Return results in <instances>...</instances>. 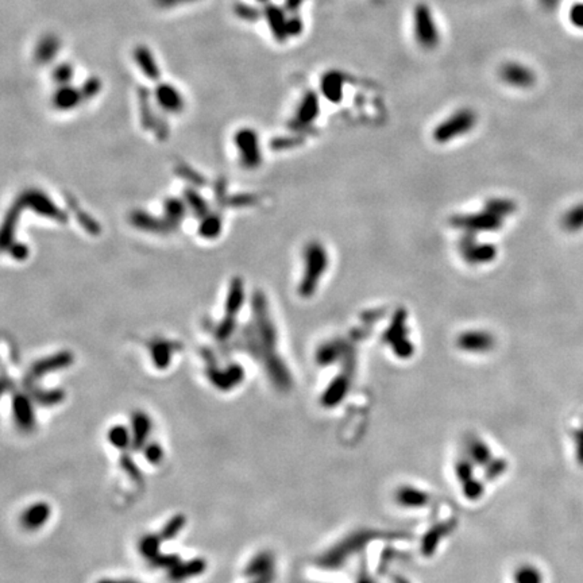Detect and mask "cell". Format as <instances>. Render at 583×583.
I'll return each mask as SVG.
<instances>
[{
	"label": "cell",
	"mask_w": 583,
	"mask_h": 583,
	"mask_svg": "<svg viewBox=\"0 0 583 583\" xmlns=\"http://www.w3.org/2000/svg\"><path fill=\"white\" fill-rule=\"evenodd\" d=\"M328 265L326 249L319 242H311L304 249V276L300 281L298 293L302 297H311L324 274Z\"/></svg>",
	"instance_id": "cell-1"
},
{
	"label": "cell",
	"mask_w": 583,
	"mask_h": 583,
	"mask_svg": "<svg viewBox=\"0 0 583 583\" xmlns=\"http://www.w3.org/2000/svg\"><path fill=\"white\" fill-rule=\"evenodd\" d=\"M16 200L22 204L25 210L33 211L41 218L47 219L61 224L68 221L67 212L63 208H60L45 192L39 189L36 188L26 189L16 197Z\"/></svg>",
	"instance_id": "cell-2"
},
{
	"label": "cell",
	"mask_w": 583,
	"mask_h": 583,
	"mask_svg": "<svg viewBox=\"0 0 583 583\" xmlns=\"http://www.w3.org/2000/svg\"><path fill=\"white\" fill-rule=\"evenodd\" d=\"M234 145L239 154L241 165L248 170H254L262 164V150L258 134L253 129L245 127L235 133Z\"/></svg>",
	"instance_id": "cell-3"
},
{
	"label": "cell",
	"mask_w": 583,
	"mask_h": 583,
	"mask_svg": "<svg viewBox=\"0 0 583 583\" xmlns=\"http://www.w3.org/2000/svg\"><path fill=\"white\" fill-rule=\"evenodd\" d=\"M475 115L470 109H462L451 115L447 120L440 123L435 130V140L437 142H448L452 138L469 133L475 124Z\"/></svg>",
	"instance_id": "cell-4"
},
{
	"label": "cell",
	"mask_w": 583,
	"mask_h": 583,
	"mask_svg": "<svg viewBox=\"0 0 583 583\" xmlns=\"http://www.w3.org/2000/svg\"><path fill=\"white\" fill-rule=\"evenodd\" d=\"M415 36L426 49H432L439 43V32L434 16L426 6H419L415 11Z\"/></svg>",
	"instance_id": "cell-5"
},
{
	"label": "cell",
	"mask_w": 583,
	"mask_h": 583,
	"mask_svg": "<svg viewBox=\"0 0 583 583\" xmlns=\"http://www.w3.org/2000/svg\"><path fill=\"white\" fill-rule=\"evenodd\" d=\"M130 223L133 227H135L137 230L150 232V234H160V235H165V234H170L173 231H176V228L164 218H158L154 217L148 212H146L144 210H135L130 214Z\"/></svg>",
	"instance_id": "cell-6"
},
{
	"label": "cell",
	"mask_w": 583,
	"mask_h": 583,
	"mask_svg": "<svg viewBox=\"0 0 583 583\" xmlns=\"http://www.w3.org/2000/svg\"><path fill=\"white\" fill-rule=\"evenodd\" d=\"M73 355L69 351H60L54 355L42 358L39 361H36V364H33L29 370L28 378L30 381L36 380L42 375H46L49 373L53 371H58L61 368H67L69 364H72Z\"/></svg>",
	"instance_id": "cell-7"
},
{
	"label": "cell",
	"mask_w": 583,
	"mask_h": 583,
	"mask_svg": "<svg viewBox=\"0 0 583 583\" xmlns=\"http://www.w3.org/2000/svg\"><path fill=\"white\" fill-rule=\"evenodd\" d=\"M454 223L459 228H465V230H469L472 232L494 231V230L500 228L501 218L487 211V212L481 214V215H472V217H466V218L455 219Z\"/></svg>",
	"instance_id": "cell-8"
},
{
	"label": "cell",
	"mask_w": 583,
	"mask_h": 583,
	"mask_svg": "<svg viewBox=\"0 0 583 583\" xmlns=\"http://www.w3.org/2000/svg\"><path fill=\"white\" fill-rule=\"evenodd\" d=\"M501 78L513 87L529 88L535 82V74L521 64L509 63L501 69Z\"/></svg>",
	"instance_id": "cell-9"
},
{
	"label": "cell",
	"mask_w": 583,
	"mask_h": 583,
	"mask_svg": "<svg viewBox=\"0 0 583 583\" xmlns=\"http://www.w3.org/2000/svg\"><path fill=\"white\" fill-rule=\"evenodd\" d=\"M155 100L160 109L169 113H179L184 109L182 94L169 84H161L155 89Z\"/></svg>",
	"instance_id": "cell-10"
},
{
	"label": "cell",
	"mask_w": 583,
	"mask_h": 583,
	"mask_svg": "<svg viewBox=\"0 0 583 583\" xmlns=\"http://www.w3.org/2000/svg\"><path fill=\"white\" fill-rule=\"evenodd\" d=\"M23 211H25V208L22 207V204L18 200H15L14 204L7 211L6 218L3 221V228H1V248H3V250H6L15 241L18 223H19V219H21V215H22Z\"/></svg>",
	"instance_id": "cell-11"
},
{
	"label": "cell",
	"mask_w": 583,
	"mask_h": 583,
	"mask_svg": "<svg viewBox=\"0 0 583 583\" xmlns=\"http://www.w3.org/2000/svg\"><path fill=\"white\" fill-rule=\"evenodd\" d=\"M246 293H245V283L241 277H234L228 285V292L226 296V315L235 316L241 312L245 304Z\"/></svg>",
	"instance_id": "cell-12"
},
{
	"label": "cell",
	"mask_w": 583,
	"mask_h": 583,
	"mask_svg": "<svg viewBox=\"0 0 583 583\" xmlns=\"http://www.w3.org/2000/svg\"><path fill=\"white\" fill-rule=\"evenodd\" d=\"M319 112V102L315 94H308L305 95V98L302 99L300 107L296 112L294 120H293V127L300 130L304 129L307 126H309L315 118L318 116Z\"/></svg>",
	"instance_id": "cell-13"
},
{
	"label": "cell",
	"mask_w": 583,
	"mask_h": 583,
	"mask_svg": "<svg viewBox=\"0 0 583 583\" xmlns=\"http://www.w3.org/2000/svg\"><path fill=\"white\" fill-rule=\"evenodd\" d=\"M148 349H150V355L153 358L154 364L158 368H166V366L172 361V355L180 347L170 340L155 339L148 344Z\"/></svg>",
	"instance_id": "cell-14"
},
{
	"label": "cell",
	"mask_w": 583,
	"mask_h": 583,
	"mask_svg": "<svg viewBox=\"0 0 583 583\" xmlns=\"http://www.w3.org/2000/svg\"><path fill=\"white\" fill-rule=\"evenodd\" d=\"M188 211L189 210L184 199L168 197L164 201V218L166 219L176 230L180 227Z\"/></svg>",
	"instance_id": "cell-15"
},
{
	"label": "cell",
	"mask_w": 583,
	"mask_h": 583,
	"mask_svg": "<svg viewBox=\"0 0 583 583\" xmlns=\"http://www.w3.org/2000/svg\"><path fill=\"white\" fill-rule=\"evenodd\" d=\"M50 516V508L47 504L45 503H38L36 505H32L29 509L26 510L21 520L25 528L28 529H36L39 527H42Z\"/></svg>",
	"instance_id": "cell-16"
},
{
	"label": "cell",
	"mask_w": 583,
	"mask_h": 583,
	"mask_svg": "<svg viewBox=\"0 0 583 583\" xmlns=\"http://www.w3.org/2000/svg\"><path fill=\"white\" fill-rule=\"evenodd\" d=\"M82 99L84 96L80 91L74 89L69 85H61V88L56 92L53 98V103L57 109L69 111L77 107Z\"/></svg>",
	"instance_id": "cell-17"
},
{
	"label": "cell",
	"mask_w": 583,
	"mask_h": 583,
	"mask_svg": "<svg viewBox=\"0 0 583 583\" xmlns=\"http://www.w3.org/2000/svg\"><path fill=\"white\" fill-rule=\"evenodd\" d=\"M461 347L472 351H483L492 347L493 338L482 331H472L466 332L459 338Z\"/></svg>",
	"instance_id": "cell-18"
},
{
	"label": "cell",
	"mask_w": 583,
	"mask_h": 583,
	"mask_svg": "<svg viewBox=\"0 0 583 583\" xmlns=\"http://www.w3.org/2000/svg\"><path fill=\"white\" fill-rule=\"evenodd\" d=\"M182 199L185 200L189 212H192L196 218H204L207 214L211 212L208 201L195 188H186L184 190Z\"/></svg>",
	"instance_id": "cell-19"
},
{
	"label": "cell",
	"mask_w": 583,
	"mask_h": 583,
	"mask_svg": "<svg viewBox=\"0 0 583 583\" xmlns=\"http://www.w3.org/2000/svg\"><path fill=\"white\" fill-rule=\"evenodd\" d=\"M463 254L466 261L472 262V263H485L492 261L497 252L493 246L490 245H475V243H465L463 246Z\"/></svg>",
	"instance_id": "cell-20"
},
{
	"label": "cell",
	"mask_w": 583,
	"mask_h": 583,
	"mask_svg": "<svg viewBox=\"0 0 583 583\" xmlns=\"http://www.w3.org/2000/svg\"><path fill=\"white\" fill-rule=\"evenodd\" d=\"M223 230V219L219 212H210L200 219L199 235L203 239H217Z\"/></svg>",
	"instance_id": "cell-21"
},
{
	"label": "cell",
	"mask_w": 583,
	"mask_h": 583,
	"mask_svg": "<svg viewBox=\"0 0 583 583\" xmlns=\"http://www.w3.org/2000/svg\"><path fill=\"white\" fill-rule=\"evenodd\" d=\"M68 204H69V210L72 211L73 214H74V217L77 219V221H78V224L88 232V234H91V235H99L100 234V231H102V228H100V224H99V221H96L95 219L92 218L88 212H85V211H82L80 207H78V204H77V201L72 199V197H68Z\"/></svg>",
	"instance_id": "cell-22"
},
{
	"label": "cell",
	"mask_w": 583,
	"mask_h": 583,
	"mask_svg": "<svg viewBox=\"0 0 583 583\" xmlns=\"http://www.w3.org/2000/svg\"><path fill=\"white\" fill-rule=\"evenodd\" d=\"M323 94L332 102H339L342 96V78L339 74L329 73L322 81Z\"/></svg>",
	"instance_id": "cell-23"
},
{
	"label": "cell",
	"mask_w": 583,
	"mask_h": 583,
	"mask_svg": "<svg viewBox=\"0 0 583 583\" xmlns=\"http://www.w3.org/2000/svg\"><path fill=\"white\" fill-rule=\"evenodd\" d=\"M176 175L184 182H189L190 185H193L195 188H201V186L207 185V179L189 165H185V164L177 165L176 166Z\"/></svg>",
	"instance_id": "cell-24"
},
{
	"label": "cell",
	"mask_w": 583,
	"mask_h": 583,
	"mask_svg": "<svg viewBox=\"0 0 583 583\" xmlns=\"http://www.w3.org/2000/svg\"><path fill=\"white\" fill-rule=\"evenodd\" d=\"M235 329H236V318L224 315V318L215 326L214 335L219 342H226L234 335Z\"/></svg>",
	"instance_id": "cell-25"
},
{
	"label": "cell",
	"mask_w": 583,
	"mask_h": 583,
	"mask_svg": "<svg viewBox=\"0 0 583 583\" xmlns=\"http://www.w3.org/2000/svg\"><path fill=\"white\" fill-rule=\"evenodd\" d=\"M258 203V196L253 193H239V195H231L227 196L224 201V207L227 208H248L253 207Z\"/></svg>",
	"instance_id": "cell-26"
},
{
	"label": "cell",
	"mask_w": 583,
	"mask_h": 583,
	"mask_svg": "<svg viewBox=\"0 0 583 583\" xmlns=\"http://www.w3.org/2000/svg\"><path fill=\"white\" fill-rule=\"evenodd\" d=\"M14 409H15V419H16L18 424H21L22 427H30L34 423V419L32 417L30 406L28 405L25 399H22V397L16 399V404H15Z\"/></svg>",
	"instance_id": "cell-27"
},
{
	"label": "cell",
	"mask_w": 583,
	"mask_h": 583,
	"mask_svg": "<svg viewBox=\"0 0 583 583\" xmlns=\"http://www.w3.org/2000/svg\"><path fill=\"white\" fill-rule=\"evenodd\" d=\"M563 226L570 231H577L583 227V206H580L566 214Z\"/></svg>",
	"instance_id": "cell-28"
},
{
	"label": "cell",
	"mask_w": 583,
	"mask_h": 583,
	"mask_svg": "<svg viewBox=\"0 0 583 583\" xmlns=\"http://www.w3.org/2000/svg\"><path fill=\"white\" fill-rule=\"evenodd\" d=\"M487 211L503 218L504 215H509L510 212L514 211V204L509 200L494 199L487 203Z\"/></svg>",
	"instance_id": "cell-29"
},
{
	"label": "cell",
	"mask_w": 583,
	"mask_h": 583,
	"mask_svg": "<svg viewBox=\"0 0 583 583\" xmlns=\"http://www.w3.org/2000/svg\"><path fill=\"white\" fill-rule=\"evenodd\" d=\"M150 428V421L144 413H138L134 419V437L137 441H142L147 437V431Z\"/></svg>",
	"instance_id": "cell-30"
},
{
	"label": "cell",
	"mask_w": 583,
	"mask_h": 583,
	"mask_svg": "<svg viewBox=\"0 0 583 583\" xmlns=\"http://www.w3.org/2000/svg\"><path fill=\"white\" fill-rule=\"evenodd\" d=\"M4 252L10 255L11 258H14L15 261H25L29 256V254H30L29 248L25 243L18 242V241H14Z\"/></svg>",
	"instance_id": "cell-31"
},
{
	"label": "cell",
	"mask_w": 583,
	"mask_h": 583,
	"mask_svg": "<svg viewBox=\"0 0 583 583\" xmlns=\"http://www.w3.org/2000/svg\"><path fill=\"white\" fill-rule=\"evenodd\" d=\"M138 63L142 67V69H144L147 77H150V78L158 77V69H157L153 58H150V56L147 53H140L138 54Z\"/></svg>",
	"instance_id": "cell-32"
},
{
	"label": "cell",
	"mask_w": 583,
	"mask_h": 583,
	"mask_svg": "<svg viewBox=\"0 0 583 583\" xmlns=\"http://www.w3.org/2000/svg\"><path fill=\"white\" fill-rule=\"evenodd\" d=\"M109 440L115 447H124L129 441V434L127 430L123 427H115L109 431Z\"/></svg>",
	"instance_id": "cell-33"
},
{
	"label": "cell",
	"mask_w": 583,
	"mask_h": 583,
	"mask_svg": "<svg viewBox=\"0 0 583 583\" xmlns=\"http://www.w3.org/2000/svg\"><path fill=\"white\" fill-rule=\"evenodd\" d=\"M300 144L298 138H293V137H280V138H274L270 146L273 150H284V148H289L294 147Z\"/></svg>",
	"instance_id": "cell-34"
},
{
	"label": "cell",
	"mask_w": 583,
	"mask_h": 583,
	"mask_svg": "<svg viewBox=\"0 0 583 583\" xmlns=\"http://www.w3.org/2000/svg\"><path fill=\"white\" fill-rule=\"evenodd\" d=\"M570 21L574 26L583 29V4H575L570 10Z\"/></svg>",
	"instance_id": "cell-35"
},
{
	"label": "cell",
	"mask_w": 583,
	"mask_h": 583,
	"mask_svg": "<svg viewBox=\"0 0 583 583\" xmlns=\"http://www.w3.org/2000/svg\"><path fill=\"white\" fill-rule=\"evenodd\" d=\"M182 524H184L182 517H176V518H173V520H172V521L166 525V528H165V531H164V535H165V536H176V535L180 532V528H182Z\"/></svg>",
	"instance_id": "cell-36"
},
{
	"label": "cell",
	"mask_w": 583,
	"mask_h": 583,
	"mask_svg": "<svg viewBox=\"0 0 583 583\" xmlns=\"http://www.w3.org/2000/svg\"><path fill=\"white\" fill-rule=\"evenodd\" d=\"M56 81L61 85H67V82H69V80L72 78V71L68 67H61L60 69L56 71Z\"/></svg>",
	"instance_id": "cell-37"
},
{
	"label": "cell",
	"mask_w": 583,
	"mask_h": 583,
	"mask_svg": "<svg viewBox=\"0 0 583 583\" xmlns=\"http://www.w3.org/2000/svg\"><path fill=\"white\" fill-rule=\"evenodd\" d=\"M85 91L82 92V96H87L88 99L89 98H94L98 92H99V89H100V84H99V81L98 80H91V81H88V82H85Z\"/></svg>",
	"instance_id": "cell-38"
},
{
	"label": "cell",
	"mask_w": 583,
	"mask_h": 583,
	"mask_svg": "<svg viewBox=\"0 0 583 583\" xmlns=\"http://www.w3.org/2000/svg\"><path fill=\"white\" fill-rule=\"evenodd\" d=\"M146 458L148 462L151 463H157L161 458H162V451L160 447L157 446H151L147 451H146Z\"/></svg>",
	"instance_id": "cell-39"
},
{
	"label": "cell",
	"mask_w": 583,
	"mask_h": 583,
	"mask_svg": "<svg viewBox=\"0 0 583 583\" xmlns=\"http://www.w3.org/2000/svg\"><path fill=\"white\" fill-rule=\"evenodd\" d=\"M577 451H578V459L583 463V430L577 432Z\"/></svg>",
	"instance_id": "cell-40"
},
{
	"label": "cell",
	"mask_w": 583,
	"mask_h": 583,
	"mask_svg": "<svg viewBox=\"0 0 583 583\" xmlns=\"http://www.w3.org/2000/svg\"><path fill=\"white\" fill-rule=\"evenodd\" d=\"M540 3L543 4V7L547 10H552L556 7V4L559 3V0H540Z\"/></svg>",
	"instance_id": "cell-41"
},
{
	"label": "cell",
	"mask_w": 583,
	"mask_h": 583,
	"mask_svg": "<svg viewBox=\"0 0 583 583\" xmlns=\"http://www.w3.org/2000/svg\"><path fill=\"white\" fill-rule=\"evenodd\" d=\"M99 583H138L134 582V581H113V580H104V581H100Z\"/></svg>",
	"instance_id": "cell-42"
}]
</instances>
